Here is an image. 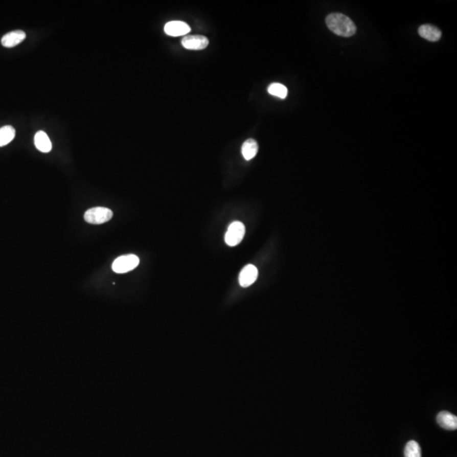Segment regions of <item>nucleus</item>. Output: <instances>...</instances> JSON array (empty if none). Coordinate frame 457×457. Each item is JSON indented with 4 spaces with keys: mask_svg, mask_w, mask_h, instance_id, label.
Returning <instances> with one entry per match:
<instances>
[{
    "mask_svg": "<svg viewBox=\"0 0 457 457\" xmlns=\"http://www.w3.org/2000/svg\"><path fill=\"white\" fill-rule=\"evenodd\" d=\"M258 268L254 265L249 264L242 268V270L241 271L239 276V283L242 287H248L255 282L258 279Z\"/></svg>",
    "mask_w": 457,
    "mask_h": 457,
    "instance_id": "nucleus-7",
    "label": "nucleus"
},
{
    "mask_svg": "<svg viewBox=\"0 0 457 457\" xmlns=\"http://www.w3.org/2000/svg\"><path fill=\"white\" fill-rule=\"evenodd\" d=\"M35 146L40 152H50L52 150V143L49 135L44 131H37L34 136Z\"/></svg>",
    "mask_w": 457,
    "mask_h": 457,
    "instance_id": "nucleus-10",
    "label": "nucleus"
},
{
    "mask_svg": "<svg viewBox=\"0 0 457 457\" xmlns=\"http://www.w3.org/2000/svg\"><path fill=\"white\" fill-rule=\"evenodd\" d=\"M25 32L20 30H16L13 32H9L7 34H5L1 39V43L3 46L5 48H13L20 44V42H23L26 39Z\"/></svg>",
    "mask_w": 457,
    "mask_h": 457,
    "instance_id": "nucleus-8",
    "label": "nucleus"
},
{
    "mask_svg": "<svg viewBox=\"0 0 457 457\" xmlns=\"http://www.w3.org/2000/svg\"><path fill=\"white\" fill-rule=\"evenodd\" d=\"M326 24L330 31L341 37H352L356 32L354 22L347 15L339 13H333L328 15Z\"/></svg>",
    "mask_w": 457,
    "mask_h": 457,
    "instance_id": "nucleus-1",
    "label": "nucleus"
},
{
    "mask_svg": "<svg viewBox=\"0 0 457 457\" xmlns=\"http://www.w3.org/2000/svg\"><path fill=\"white\" fill-rule=\"evenodd\" d=\"M418 33L423 38L431 41V42L439 41L442 35L440 29L431 25L421 26L418 29Z\"/></svg>",
    "mask_w": 457,
    "mask_h": 457,
    "instance_id": "nucleus-11",
    "label": "nucleus"
},
{
    "mask_svg": "<svg viewBox=\"0 0 457 457\" xmlns=\"http://www.w3.org/2000/svg\"><path fill=\"white\" fill-rule=\"evenodd\" d=\"M113 217V212L103 207H96L87 210L84 214V219L92 224H104Z\"/></svg>",
    "mask_w": 457,
    "mask_h": 457,
    "instance_id": "nucleus-2",
    "label": "nucleus"
},
{
    "mask_svg": "<svg viewBox=\"0 0 457 457\" xmlns=\"http://www.w3.org/2000/svg\"><path fill=\"white\" fill-rule=\"evenodd\" d=\"M139 258L134 254L121 256L113 262L112 269L117 273H127L135 269L139 265Z\"/></svg>",
    "mask_w": 457,
    "mask_h": 457,
    "instance_id": "nucleus-3",
    "label": "nucleus"
},
{
    "mask_svg": "<svg viewBox=\"0 0 457 457\" xmlns=\"http://www.w3.org/2000/svg\"><path fill=\"white\" fill-rule=\"evenodd\" d=\"M209 39L201 35L186 36L181 40L182 46L190 50H204L209 46Z\"/></svg>",
    "mask_w": 457,
    "mask_h": 457,
    "instance_id": "nucleus-5",
    "label": "nucleus"
},
{
    "mask_svg": "<svg viewBox=\"0 0 457 457\" xmlns=\"http://www.w3.org/2000/svg\"><path fill=\"white\" fill-rule=\"evenodd\" d=\"M245 233V225L241 222L235 221L228 226L224 240L228 246H236L243 240Z\"/></svg>",
    "mask_w": 457,
    "mask_h": 457,
    "instance_id": "nucleus-4",
    "label": "nucleus"
},
{
    "mask_svg": "<svg viewBox=\"0 0 457 457\" xmlns=\"http://www.w3.org/2000/svg\"><path fill=\"white\" fill-rule=\"evenodd\" d=\"M405 457H421V448L418 442L412 440L406 444Z\"/></svg>",
    "mask_w": 457,
    "mask_h": 457,
    "instance_id": "nucleus-15",
    "label": "nucleus"
},
{
    "mask_svg": "<svg viewBox=\"0 0 457 457\" xmlns=\"http://www.w3.org/2000/svg\"><path fill=\"white\" fill-rule=\"evenodd\" d=\"M258 151V144L254 139H247L244 142L241 147V153L245 159L251 160L255 157Z\"/></svg>",
    "mask_w": 457,
    "mask_h": 457,
    "instance_id": "nucleus-12",
    "label": "nucleus"
},
{
    "mask_svg": "<svg viewBox=\"0 0 457 457\" xmlns=\"http://www.w3.org/2000/svg\"><path fill=\"white\" fill-rule=\"evenodd\" d=\"M268 94L273 96L278 97L280 99H284L287 97L288 90L286 86L283 84L272 83L268 87Z\"/></svg>",
    "mask_w": 457,
    "mask_h": 457,
    "instance_id": "nucleus-14",
    "label": "nucleus"
},
{
    "mask_svg": "<svg viewBox=\"0 0 457 457\" xmlns=\"http://www.w3.org/2000/svg\"><path fill=\"white\" fill-rule=\"evenodd\" d=\"M15 136V128L11 126L0 128V147L6 146L12 142Z\"/></svg>",
    "mask_w": 457,
    "mask_h": 457,
    "instance_id": "nucleus-13",
    "label": "nucleus"
},
{
    "mask_svg": "<svg viewBox=\"0 0 457 457\" xmlns=\"http://www.w3.org/2000/svg\"><path fill=\"white\" fill-rule=\"evenodd\" d=\"M165 32L171 37H180L188 34L191 32V27L184 21L173 20L165 24Z\"/></svg>",
    "mask_w": 457,
    "mask_h": 457,
    "instance_id": "nucleus-6",
    "label": "nucleus"
},
{
    "mask_svg": "<svg viewBox=\"0 0 457 457\" xmlns=\"http://www.w3.org/2000/svg\"><path fill=\"white\" fill-rule=\"evenodd\" d=\"M437 422L441 428L448 430H455L457 428L456 416L449 412H441L437 416Z\"/></svg>",
    "mask_w": 457,
    "mask_h": 457,
    "instance_id": "nucleus-9",
    "label": "nucleus"
}]
</instances>
